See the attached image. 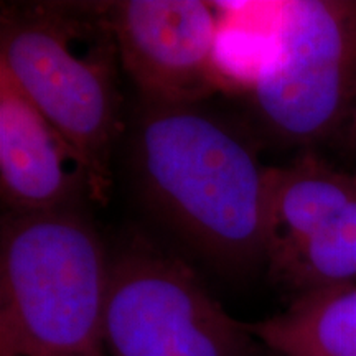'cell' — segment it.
I'll list each match as a JSON object with an SVG mask.
<instances>
[{
  "label": "cell",
  "instance_id": "6da1fadb",
  "mask_svg": "<svg viewBox=\"0 0 356 356\" xmlns=\"http://www.w3.org/2000/svg\"><path fill=\"white\" fill-rule=\"evenodd\" d=\"M131 163L149 207L216 264L266 259L267 167L238 127L200 104L140 101Z\"/></svg>",
  "mask_w": 356,
  "mask_h": 356
},
{
  "label": "cell",
  "instance_id": "7a4b0ae2",
  "mask_svg": "<svg viewBox=\"0 0 356 356\" xmlns=\"http://www.w3.org/2000/svg\"><path fill=\"white\" fill-rule=\"evenodd\" d=\"M111 259L79 208L7 211L0 233V356L102 351Z\"/></svg>",
  "mask_w": 356,
  "mask_h": 356
},
{
  "label": "cell",
  "instance_id": "3957f363",
  "mask_svg": "<svg viewBox=\"0 0 356 356\" xmlns=\"http://www.w3.org/2000/svg\"><path fill=\"white\" fill-rule=\"evenodd\" d=\"M119 50L102 3L6 7L0 68L78 147L101 202L111 190V154L122 131Z\"/></svg>",
  "mask_w": 356,
  "mask_h": 356
},
{
  "label": "cell",
  "instance_id": "277c9868",
  "mask_svg": "<svg viewBox=\"0 0 356 356\" xmlns=\"http://www.w3.org/2000/svg\"><path fill=\"white\" fill-rule=\"evenodd\" d=\"M279 139L314 144L356 119V2H279L277 44L251 91Z\"/></svg>",
  "mask_w": 356,
  "mask_h": 356
},
{
  "label": "cell",
  "instance_id": "5b68a950",
  "mask_svg": "<svg viewBox=\"0 0 356 356\" xmlns=\"http://www.w3.org/2000/svg\"><path fill=\"white\" fill-rule=\"evenodd\" d=\"M101 340L106 356H259L262 346L185 262L147 248L111 259Z\"/></svg>",
  "mask_w": 356,
  "mask_h": 356
},
{
  "label": "cell",
  "instance_id": "8992f818",
  "mask_svg": "<svg viewBox=\"0 0 356 356\" xmlns=\"http://www.w3.org/2000/svg\"><path fill=\"white\" fill-rule=\"evenodd\" d=\"M102 10L122 68L144 102L200 104L222 88L215 63L221 3L121 0Z\"/></svg>",
  "mask_w": 356,
  "mask_h": 356
},
{
  "label": "cell",
  "instance_id": "52a82bcc",
  "mask_svg": "<svg viewBox=\"0 0 356 356\" xmlns=\"http://www.w3.org/2000/svg\"><path fill=\"white\" fill-rule=\"evenodd\" d=\"M0 188L8 211L79 208L101 202L91 167L50 119L0 68Z\"/></svg>",
  "mask_w": 356,
  "mask_h": 356
},
{
  "label": "cell",
  "instance_id": "ba28073f",
  "mask_svg": "<svg viewBox=\"0 0 356 356\" xmlns=\"http://www.w3.org/2000/svg\"><path fill=\"white\" fill-rule=\"evenodd\" d=\"M353 202L356 175L314 155L287 167H267L264 238L269 267L282 262Z\"/></svg>",
  "mask_w": 356,
  "mask_h": 356
},
{
  "label": "cell",
  "instance_id": "9c48e42d",
  "mask_svg": "<svg viewBox=\"0 0 356 356\" xmlns=\"http://www.w3.org/2000/svg\"><path fill=\"white\" fill-rule=\"evenodd\" d=\"M248 328L277 356H356V284L297 296Z\"/></svg>",
  "mask_w": 356,
  "mask_h": 356
},
{
  "label": "cell",
  "instance_id": "30bf717a",
  "mask_svg": "<svg viewBox=\"0 0 356 356\" xmlns=\"http://www.w3.org/2000/svg\"><path fill=\"white\" fill-rule=\"evenodd\" d=\"M270 273L297 296L356 284V202L305 239ZM296 296V297H297Z\"/></svg>",
  "mask_w": 356,
  "mask_h": 356
},
{
  "label": "cell",
  "instance_id": "8fae6325",
  "mask_svg": "<svg viewBox=\"0 0 356 356\" xmlns=\"http://www.w3.org/2000/svg\"><path fill=\"white\" fill-rule=\"evenodd\" d=\"M63 356H106L104 351H92V353H73V355H63Z\"/></svg>",
  "mask_w": 356,
  "mask_h": 356
},
{
  "label": "cell",
  "instance_id": "7c38bea8",
  "mask_svg": "<svg viewBox=\"0 0 356 356\" xmlns=\"http://www.w3.org/2000/svg\"><path fill=\"white\" fill-rule=\"evenodd\" d=\"M353 124H356V119H355V121H353Z\"/></svg>",
  "mask_w": 356,
  "mask_h": 356
}]
</instances>
